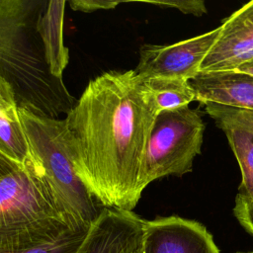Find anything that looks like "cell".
I'll return each mask as SVG.
<instances>
[{
	"instance_id": "obj_1",
	"label": "cell",
	"mask_w": 253,
	"mask_h": 253,
	"mask_svg": "<svg viewBox=\"0 0 253 253\" xmlns=\"http://www.w3.org/2000/svg\"><path fill=\"white\" fill-rule=\"evenodd\" d=\"M158 112L134 70L105 72L67 112L75 171L104 209L132 210L143 188V157Z\"/></svg>"
},
{
	"instance_id": "obj_2",
	"label": "cell",
	"mask_w": 253,
	"mask_h": 253,
	"mask_svg": "<svg viewBox=\"0 0 253 253\" xmlns=\"http://www.w3.org/2000/svg\"><path fill=\"white\" fill-rule=\"evenodd\" d=\"M46 2L0 0V76L20 107L56 118L74 104L62 81L47 67L37 23Z\"/></svg>"
},
{
	"instance_id": "obj_3",
	"label": "cell",
	"mask_w": 253,
	"mask_h": 253,
	"mask_svg": "<svg viewBox=\"0 0 253 253\" xmlns=\"http://www.w3.org/2000/svg\"><path fill=\"white\" fill-rule=\"evenodd\" d=\"M89 228L60 207L41 170L0 176V253H25Z\"/></svg>"
},
{
	"instance_id": "obj_4",
	"label": "cell",
	"mask_w": 253,
	"mask_h": 253,
	"mask_svg": "<svg viewBox=\"0 0 253 253\" xmlns=\"http://www.w3.org/2000/svg\"><path fill=\"white\" fill-rule=\"evenodd\" d=\"M20 117L31 152L57 203L78 226L89 228L103 208L76 174L64 120L23 107Z\"/></svg>"
},
{
	"instance_id": "obj_5",
	"label": "cell",
	"mask_w": 253,
	"mask_h": 253,
	"mask_svg": "<svg viewBox=\"0 0 253 253\" xmlns=\"http://www.w3.org/2000/svg\"><path fill=\"white\" fill-rule=\"evenodd\" d=\"M205 124L189 106L160 112L153 125L141 169L143 190L153 181L192 171L201 153Z\"/></svg>"
},
{
	"instance_id": "obj_6",
	"label": "cell",
	"mask_w": 253,
	"mask_h": 253,
	"mask_svg": "<svg viewBox=\"0 0 253 253\" xmlns=\"http://www.w3.org/2000/svg\"><path fill=\"white\" fill-rule=\"evenodd\" d=\"M217 27L208 33L176 43L143 44L134 70L141 79L165 78L189 81L200 72V66L219 35Z\"/></svg>"
},
{
	"instance_id": "obj_7",
	"label": "cell",
	"mask_w": 253,
	"mask_h": 253,
	"mask_svg": "<svg viewBox=\"0 0 253 253\" xmlns=\"http://www.w3.org/2000/svg\"><path fill=\"white\" fill-rule=\"evenodd\" d=\"M218 38L204 58L200 72L237 70L253 59V1L227 17Z\"/></svg>"
},
{
	"instance_id": "obj_8",
	"label": "cell",
	"mask_w": 253,
	"mask_h": 253,
	"mask_svg": "<svg viewBox=\"0 0 253 253\" xmlns=\"http://www.w3.org/2000/svg\"><path fill=\"white\" fill-rule=\"evenodd\" d=\"M143 253H220L200 222L177 215L146 220Z\"/></svg>"
},
{
	"instance_id": "obj_9",
	"label": "cell",
	"mask_w": 253,
	"mask_h": 253,
	"mask_svg": "<svg viewBox=\"0 0 253 253\" xmlns=\"http://www.w3.org/2000/svg\"><path fill=\"white\" fill-rule=\"evenodd\" d=\"M145 222L133 211L104 208L76 253H132L143 242Z\"/></svg>"
},
{
	"instance_id": "obj_10",
	"label": "cell",
	"mask_w": 253,
	"mask_h": 253,
	"mask_svg": "<svg viewBox=\"0 0 253 253\" xmlns=\"http://www.w3.org/2000/svg\"><path fill=\"white\" fill-rule=\"evenodd\" d=\"M196 100L253 112V75L239 71L199 72L189 80Z\"/></svg>"
},
{
	"instance_id": "obj_11",
	"label": "cell",
	"mask_w": 253,
	"mask_h": 253,
	"mask_svg": "<svg viewBox=\"0 0 253 253\" xmlns=\"http://www.w3.org/2000/svg\"><path fill=\"white\" fill-rule=\"evenodd\" d=\"M0 158L14 168L42 170L33 156L11 84L0 76Z\"/></svg>"
},
{
	"instance_id": "obj_12",
	"label": "cell",
	"mask_w": 253,
	"mask_h": 253,
	"mask_svg": "<svg viewBox=\"0 0 253 253\" xmlns=\"http://www.w3.org/2000/svg\"><path fill=\"white\" fill-rule=\"evenodd\" d=\"M65 1H48L42 9L37 30L43 46L50 74L62 81V72L68 63V49L63 43V17Z\"/></svg>"
},
{
	"instance_id": "obj_13",
	"label": "cell",
	"mask_w": 253,
	"mask_h": 253,
	"mask_svg": "<svg viewBox=\"0 0 253 253\" xmlns=\"http://www.w3.org/2000/svg\"><path fill=\"white\" fill-rule=\"evenodd\" d=\"M141 82L158 114L162 111L189 106L196 100V94L189 81L186 80L150 78L141 79Z\"/></svg>"
},
{
	"instance_id": "obj_14",
	"label": "cell",
	"mask_w": 253,
	"mask_h": 253,
	"mask_svg": "<svg viewBox=\"0 0 253 253\" xmlns=\"http://www.w3.org/2000/svg\"><path fill=\"white\" fill-rule=\"evenodd\" d=\"M236 157L241 171L238 193H243L253 185V132L237 128H220Z\"/></svg>"
},
{
	"instance_id": "obj_15",
	"label": "cell",
	"mask_w": 253,
	"mask_h": 253,
	"mask_svg": "<svg viewBox=\"0 0 253 253\" xmlns=\"http://www.w3.org/2000/svg\"><path fill=\"white\" fill-rule=\"evenodd\" d=\"M205 110L219 128L237 127L253 132V112L216 104H205Z\"/></svg>"
},
{
	"instance_id": "obj_16",
	"label": "cell",
	"mask_w": 253,
	"mask_h": 253,
	"mask_svg": "<svg viewBox=\"0 0 253 253\" xmlns=\"http://www.w3.org/2000/svg\"><path fill=\"white\" fill-rule=\"evenodd\" d=\"M88 230L74 232L55 243L45 245L25 253H76L81 246Z\"/></svg>"
},
{
	"instance_id": "obj_17",
	"label": "cell",
	"mask_w": 253,
	"mask_h": 253,
	"mask_svg": "<svg viewBox=\"0 0 253 253\" xmlns=\"http://www.w3.org/2000/svg\"><path fill=\"white\" fill-rule=\"evenodd\" d=\"M147 3L169 7L179 10L184 14L201 17L207 13V6L203 0H176V1H147Z\"/></svg>"
},
{
	"instance_id": "obj_18",
	"label": "cell",
	"mask_w": 253,
	"mask_h": 253,
	"mask_svg": "<svg viewBox=\"0 0 253 253\" xmlns=\"http://www.w3.org/2000/svg\"><path fill=\"white\" fill-rule=\"evenodd\" d=\"M233 213L239 223L253 235V202L237 194Z\"/></svg>"
},
{
	"instance_id": "obj_19",
	"label": "cell",
	"mask_w": 253,
	"mask_h": 253,
	"mask_svg": "<svg viewBox=\"0 0 253 253\" xmlns=\"http://www.w3.org/2000/svg\"><path fill=\"white\" fill-rule=\"evenodd\" d=\"M70 7L76 11L83 12H94L101 9H114L117 7L121 1H96V0H72L68 2Z\"/></svg>"
},
{
	"instance_id": "obj_20",
	"label": "cell",
	"mask_w": 253,
	"mask_h": 253,
	"mask_svg": "<svg viewBox=\"0 0 253 253\" xmlns=\"http://www.w3.org/2000/svg\"><path fill=\"white\" fill-rule=\"evenodd\" d=\"M14 169H17V168H14L8 162H6V161H4L3 159L0 158V176L7 174V173L11 172Z\"/></svg>"
},
{
	"instance_id": "obj_21",
	"label": "cell",
	"mask_w": 253,
	"mask_h": 253,
	"mask_svg": "<svg viewBox=\"0 0 253 253\" xmlns=\"http://www.w3.org/2000/svg\"><path fill=\"white\" fill-rule=\"evenodd\" d=\"M237 70L248 73L250 75H253V59H251L250 61H248L247 63L241 65Z\"/></svg>"
},
{
	"instance_id": "obj_22",
	"label": "cell",
	"mask_w": 253,
	"mask_h": 253,
	"mask_svg": "<svg viewBox=\"0 0 253 253\" xmlns=\"http://www.w3.org/2000/svg\"><path fill=\"white\" fill-rule=\"evenodd\" d=\"M238 195H240L243 198L253 202V185L250 188H248L246 191H244L243 193H238Z\"/></svg>"
},
{
	"instance_id": "obj_23",
	"label": "cell",
	"mask_w": 253,
	"mask_h": 253,
	"mask_svg": "<svg viewBox=\"0 0 253 253\" xmlns=\"http://www.w3.org/2000/svg\"><path fill=\"white\" fill-rule=\"evenodd\" d=\"M132 253H143V242H142V244H141L138 248H136Z\"/></svg>"
},
{
	"instance_id": "obj_24",
	"label": "cell",
	"mask_w": 253,
	"mask_h": 253,
	"mask_svg": "<svg viewBox=\"0 0 253 253\" xmlns=\"http://www.w3.org/2000/svg\"><path fill=\"white\" fill-rule=\"evenodd\" d=\"M248 253H253V252H248Z\"/></svg>"
}]
</instances>
